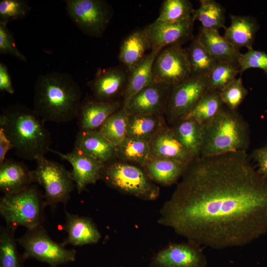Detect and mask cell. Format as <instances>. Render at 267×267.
Returning <instances> with one entry per match:
<instances>
[{
  "label": "cell",
  "mask_w": 267,
  "mask_h": 267,
  "mask_svg": "<svg viewBox=\"0 0 267 267\" xmlns=\"http://www.w3.org/2000/svg\"><path fill=\"white\" fill-rule=\"evenodd\" d=\"M158 222L201 246H245L267 232V179L245 151L194 160Z\"/></svg>",
  "instance_id": "cell-1"
},
{
  "label": "cell",
  "mask_w": 267,
  "mask_h": 267,
  "mask_svg": "<svg viewBox=\"0 0 267 267\" xmlns=\"http://www.w3.org/2000/svg\"><path fill=\"white\" fill-rule=\"evenodd\" d=\"M82 96L79 85L70 74H41L34 87L33 110L44 122L67 123L76 119Z\"/></svg>",
  "instance_id": "cell-2"
},
{
  "label": "cell",
  "mask_w": 267,
  "mask_h": 267,
  "mask_svg": "<svg viewBox=\"0 0 267 267\" xmlns=\"http://www.w3.org/2000/svg\"><path fill=\"white\" fill-rule=\"evenodd\" d=\"M44 122L33 109L20 104L7 106L0 116V128L15 154L28 160H35L50 150L51 136Z\"/></svg>",
  "instance_id": "cell-3"
},
{
  "label": "cell",
  "mask_w": 267,
  "mask_h": 267,
  "mask_svg": "<svg viewBox=\"0 0 267 267\" xmlns=\"http://www.w3.org/2000/svg\"><path fill=\"white\" fill-rule=\"evenodd\" d=\"M200 157L245 151L250 143L248 123L237 112L226 106L211 120L202 125Z\"/></svg>",
  "instance_id": "cell-4"
},
{
  "label": "cell",
  "mask_w": 267,
  "mask_h": 267,
  "mask_svg": "<svg viewBox=\"0 0 267 267\" xmlns=\"http://www.w3.org/2000/svg\"><path fill=\"white\" fill-rule=\"evenodd\" d=\"M46 206L44 194L32 184L18 193L1 196L0 215L7 226L31 229L43 224Z\"/></svg>",
  "instance_id": "cell-5"
},
{
  "label": "cell",
  "mask_w": 267,
  "mask_h": 267,
  "mask_svg": "<svg viewBox=\"0 0 267 267\" xmlns=\"http://www.w3.org/2000/svg\"><path fill=\"white\" fill-rule=\"evenodd\" d=\"M100 179L112 188L143 200H154L160 194L159 187L144 170L129 164L112 162L105 164Z\"/></svg>",
  "instance_id": "cell-6"
},
{
  "label": "cell",
  "mask_w": 267,
  "mask_h": 267,
  "mask_svg": "<svg viewBox=\"0 0 267 267\" xmlns=\"http://www.w3.org/2000/svg\"><path fill=\"white\" fill-rule=\"evenodd\" d=\"M33 170L34 182L44 189L45 204L53 211L62 203L66 205L76 187L71 172L60 163L47 159L44 156L37 158Z\"/></svg>",
  "instance_id": "cell-7"
},
{
  "label": "cell",
  "mask_w": 267,
  "mask_h": 267,
  "mask_svg": "<svg viewBox=\"0 0 267 267\" xmlns=\"http://www.w3.org/2000/svg\"><path fill=\"white\" fill-rule=\"evenodd\" d=\"M16 240L23 248L22 255L25 260L33 258L50 267H57L76 259V251L68 249L52 240L43 224L27 229Z\"/></svg>",
  "instance_id": "cell-8"
},
{
  "label": "cell",
  "mask_w": 267,
  "mask_h": 267,
  "mask_svg": "<svg viewBox=\"0 0 267 267\" xmlns=\"http://www.w3.org/2000/svg\"><path fill=\"white\" fill-rule=\"evenodd\" d=\"M66 11L72 22L85 35L101 37L106 30L113 11L103 0H66Z\"/></svg>",
  "instance_id": "cell-9"
},
{
  "label": "cell",
  "mask_w": 267,
  "mask_h": 267,
  "mask_svg": "<svg viewBox=\"0 0 267 267\" xmlns=\"http://www.w3.org/2000/svg\"><path fill=\"white\" fill-rule=\"evenodd\" d=\"M209 90L208 76H191L172 87L165 113L173 124L183 119Z\"/></svg>",
  "instance_id": "cell-10"
},
{
  "label": "cell",
  "mask_w": 267,
  "mask_h": 267,
  "mask_svg": "<svg viewBox=\"0 0 267 267\" xmlns=\"http://www.w3.org/2000/svg\"><path fill=\"white\" fill-rule=\"evenodd\" d=\"M153 74L155 83L171 88L190 77L191 72L185 48L176 44L162 49L155 60Z\"/></svg>",
  "instance_id": "cell-11"
},
{
  "label": "cell",
  "mask_w": 267,
  "mask_h": 267,
  "mask_svg": "<svg viewBox=\"0 0 267 267\" xmlns=\"http://www.w3.org/2000/svg\"><path fill=\"white\" fill-rule=\"evenodd\" d=\"M206 256L201 246L188 241L172 243L160 250L153 258V267H206Z\"/></svg>",
  "instance_id": "cell-12"
},
{
  "label": "cell",
  "mask_w": 267,
  "mask_h": 267,
  "mask_svg": "<svg viewBox=\"0 0 267 267\" xmlns=\"http://www.w3.org/2000/svg\"><path fill=\"white\" fill-rule=\"evenodd\" d=\"M171 88L155 83L144 88L134 95L123 107L129 116H161L165 113Z\"/></svg>",
  "instance_id": "cell-13"
},
{
  "label": "cell",
  "mask_w": 267,
  "mask_h": 267,
  "mask_svg": "<svg viewBox=\"0 0 267 267\" xmlns=\"http://www.w3.org/2000/svg\"><path fill=\"white\" fill-rule=\"evenodd\" d=\"M62 159L68 162L72 167L71 172L79 194L86 189L89 184H94L100 179L104 164L73 148L67 153L50 150Z\"/></svg>",
  "instance_id": "cell-14"
},
{
  "label": "cell",
  "mask_w": 267,
  "mask_h": 267,
  "mask_svg": "<svg viewBox=\"0 0 267 267\" xmlns=\"http://www.w3.org/2000/svg\"><path fill=\"white\" fill-rule=\"evenodd\" d=\"M129 75L127 69L121 66L98 69L87 85L95 99L102 101H115V98L122 90L124 92Z\"/></svg>",
  "instance_id": "cell-15"
},
{
  "label": "cell",
  "mask_w": 267,
  "mask_h": 267,
  "mask_svg": "<svg viewBox=\"0 0 267 267\" xmlns=\"http://www.w3.org/2000/svg\"><path fill=\"white\" fill-rule=\"evenodd\" d=\"M193 19L180 23H169L155 20L145 27L151 49H160L180 44L188 39L192 32Z\"/></svg>",
  "instance_id": "cell-16"
},
{
  "label": "cell",
  "mask_w": 267,
  "mask_h": 267,
  "mask_svg": "<svg viewBox=\"0 0 267 267\" xmlns=\"http://www.w3.org/2000/svg\"><path fill=\"white\" fill-rule=\"evenodd\" d=\"M118 101H102L93 96L82 100L76 119L79 131H98L107 119L120 108Z\"/></svg>",
  "instance_id": "cell-17"
},
{
  "label": "cell",
  "mask_w": 267,
  "mask_h": 267,
  "mask_svg": "<svg viewBox=\"0 0 267 267\" xmlns=\"http://www.w3.org/2000/svg\"><path fill=\"white\" fill-rule=\"evenodd\" d=\"M65 215L63 229L67 235L61 243L63 246H82L99 242L101 237L100 232L91 219L67 211H65Z\"/></svg>",
  "instance_id": "cell-18"
},
{
  "label": "cell",
  "mask_w": 267,
  "mask_h": 267,
  "mask_svg": "<svg viewBox=\"0 0 267 267\" xmlns=\"http://www.w3.org/2000/svg\"><path fill=\"white\" fill-rule=\"evenodd\" d=\"M33 182V171L23 162L6 158L0 164V190L3 195L20 192Z\"/></svg>",
  "instance_id": "cell-19"
},
{
  "label": "cell",
  "mask_w": 267,
  "mask_h": 267,
  "mask_svg": "<svg viewBox=\"0 0 267 267\" xmlns=\"http://www.w3.org/2000/svg\"><path fill=\"white\" fill-rule=\"evenodd\" d=\"M151 159L168 158L186 163L194 160L176 136L172 128L164 127L149 142Z\"/></svg>",
  "instance_id": "cell-20"
},
{
  "label": "cell",
  "mask_w": 267,
  "mask_h": 267,
  "mask_svg": "<svg viewBox=\"0 0 267 267\" xmlns=\"http://www.w3.org/2000/svg\"><path fill=\"white\" fill-rule=\"evenodd\" d=\"M74 148L104 164L116 156V146L98 131H79Z\"/></svg>",
  "instance_id": "cell-21"
},
{
  "label": "cell",
  "mask_w": 267,
  "mask_h": 267,
  "mask_svg": "<svg viewBox=\"0 0 267 267\" xmlns=\"http://www.w3.org/2000/svg\"><path fill=\"white\" fill-rule=\"evenodd\" d=\"M149 49L151 45L145 28L138 29L130 34L123 41L118 58L130 73L143 59Z\"/></svg>",
  "instance_id": "cell-22"
},
{
  "label": "cell",
  "mask_w": 267,
  "mask_h": 267,
  "mask_svg": "<svg viewBox=\"0 0 267 267\" xmlns=\"http://www.w3.org/2000/svg\"><path fill=\"white\" fill-rule=\"evenodd\" d=\"M197 38L218 62L232 64L239 69V59L241 53L238 49L220 35L219 30L201 27Z\"/></svg>",
  "instance_id": "cell-23"
},
{
  "label": "cell",
  "mask_w": 267,
  "mask_h": 267,
  "mask_svg": "<svg viewBox=\"0 0 267 267\" xmlns=\"http://www.w3.org/2000/svg\"><path fill=\"white\" fill-rule=\"evenodd\" d=\"M230 25L225 28L223 38L236 48L242 47L248 50L253 48L256 32L259 25L250 16L229 15Z\"/></svg>",
  "instance_id": "cell-24"
},
{
  "label": "cell",
  "mask_w": 267,
  "mask_h": 267,
  "mask_svg": "<svg viewBox=\"0 0 267 267\" xmlns=\"http://www.w3.org/2000/svg\"><path fill=\"white\" fill-rule=\"evenodd\" d=\"M189 164L172 159L152 158L142 167L152 181L170 186L182 177Z\"/></svg>",
  "instance_id": "cell-25"
},
{
  "label": "cell",
  "mask_w": 267,
  "mask_h": 267,
  "mask_svg": "<svg viewBox=\"0 0 267 267\" xmlns=\"http://www.w3.org/2000/svg\"><path fill=\"white\" fill-rule=\"evenodd\" d=\"M161 50L154 49L146 54L143 59L129 73L124 92L125 105L130 99L144 88L155 83L153 67L156 58Z\"/></svg>",
  "instance_id": "cell-26"
},
{
  "label": "cell",
  "mask_w": 267,
  "mask_h": 267,
  "mask_svg": "<svg viewBox=\"0 0 267 267\" xmlns=\"http://www.w3.org/2000/svg\"><path fill=\"white\" fill-rule=\"evenodd\" d=\"M173 131L194 160L200 157L202 144V127L192 119L184 118L173 124Z\"/></svg>",
  "instance_id": "cell-27"
},
{
  "label": "cell",
  "mask_w": 267,
  "mask_h": 267,
  "mask_svg": "<svg viewBox=\"0 0 267 267\" xmlns=\"http://www.w3.org/2000/svg\"><path fill=\"white\" fill-rule=\"evenodd\" d=\"M164 127V119L162 116L130 115L128 137L139 138L149 143L153 137Z\"/></svg>",
  "instance_id": "cell-28"
},
{
  "label": "cell",
  "mask_w": 267,
  "mask_h": 267,
  "mask_svg": "<svg viewBox=\"0 0 267 267\" xmlns=\"http://www.w3.org/2000/svg\"><path fill=\"white\" fill-rule=\"evenodd\" d=\"M185 50L192 76H208L218 62L197 37L193 39Z\"/></svg>",
  "instance_id": "cell-29"
},
{
  "label": "cell",
  "mask_w": 267,
  "mask_h": 267,
  "mask_svg": "<svg viewBox=\"0 0 267 267\" xmlns=\"http://www.w3.org/2000/svg\"><path fill=\"white\" fill-rule=\"evenodd\" d=\"M199 7L194 9L192 19L198 20L202 28L219 30L225 29V9L215 0H200Z\"/></svg>",
  "instance_id": "cell-30"
},
{
  "label": "cell",
  "mask_w": 267,
  "mask_h": 267,
  "mask_svg": "<svg viewBox=\"0 0 267 267\" xmlns=\"http://www.w3.org/2000/svg\"><path fill=\"white\" fill-rule=\"evenodd\" d=\"M16 229L7 225L0 226V267H22L25 260L17 250Z\"/></svg>",
  "instance_id": "cell-31"
},
{
  "label": "cell",
  "mask_w": 267,
  "mask_h": 267,
  "mask_svg": "<svg viewBox=\"0 0 267 267\" xmlns=\"http://www.w3.org/2000/svg\"><path fill=\"white\" fill-rule=\"evenodd\" d=\"M128 118L122 107L112 114L98 131L117 147L128 137Z\"/></svg>",
  "instance_id": "cell-32"
},
{
  "label": "cell",
  "mask_w": 267,
  "mask_h": 267,
  "mask_svg": "<svg viewBox=\"0 0 267 267\" xmlns=\"http://www.w3.org/2000/svg\"><path fill=\"white\" fill-rule=\"evenodd\" d=\"M116 156L143 166L151 159L149 143L139 138L127 137L116 147Z\"/></svg>",
  "instance_id": "cell-33"
},
{
  "label": "cell",
  "mask_w": 267,
  "mask_h": 267,
  "mask_svg": "<svg viewBox=\"0 0 267 267\" xmlns=\"http://www.w3.org/2000/svg\"><path fill=\"white\" fill-rule=\"evenodd\" d=\"M224 105L220 91L209 90L184 118L193 119L202 125L213 119Z\"/></svg>",
  "instance_id": "cell-34"
},
{
  "label": "cell",
  "mask_w": 267,
  "mask_h": 267,
  "mask_svg": "<svg viewBox=\"0 0 267 267\" xmlns=\"http://www.w3.org/2000/svg\"><path fill=\"white\" fill-rule=\"evenodd\" d=\"M194 9L188 0H165L163 1L158 21L177 23L192 19Z\"/></svg>",
  "instance_id": "cell-35"
},
{
  "label": "cell",
  "mask_w": 267,
  "mask_h": 267,
  "mask_svg": "<svg viewBox=\"0 0 267 267\" xmlns=\"http://www.w3.org/2000/svg\"><path fill=\"white\" fill-rule=\"evenodd\" d=\"M238 73V67L218 62L208 76L209 90L222 91L236 78Z\"/></svg>",
  "instance_id": "cell-36"
},
{
  "label": "cell",
  "mask_w": 267,
  "mask_h": 267,
  "mask_svg": "<svg viewBox=\"0 0 267 267\" xmlns=\"http://www.w3.org/2000/svg\"><path fill=\"white\" fill-rule=\"evenodd\" d=\"M31 9L27 0H0V22H9L24 18Z\"/></svg>",
  "instance_id": "cell-37"
},
{
  "label": "cell",
  "mask_w": 267,
  "mask_h": 267,
  "mask_svg": "<svg viewBox=\"0 0 267 267\" xmlns=\"http://www.w3.org/2000/svg\"><path fill=\"white\" fill-rule=\"evenodd\" d=\"M248 92L243 86L242 78L239 77L221 91L220 94L224 105L231 110L237 111Z\"/></svg>",
  "instance_id": "cell-38"
},
{
  "label": "cell",
  "mask_w": 267,
  "mask_h": 267,
  "mask_svg": "<svg viewBox=\"0 0 267 267\" xmlns=\"http://www.w3.org/2000/svg\"><path fill=\"white\" fill-rule=\"evenodd\" d=\"M239 73L250 68H259L267 74V54L262 51L248 49L239 59Z\"/></svg>",
  "instance_id": "cell-39"
},
{
  "label": "cell",
  "mask_w": 267,
  "mask_h": 267,
  "mask_svg": "<svg viewBox=\"0 0 267 267\" xmlns=\"http://www.w3.org/2000/svg\"><path fill=\"white\" fill-rule=\"evenodd\" d=\"M0 53L10 55L19 60L26 62L27 57L18 49L12 33L7 24L0 22Z\"/></svg>",
  "instance_id": "cell-40"
},
{
  "label": "cell",
  "mask_w": 267,
  "mask_h": 267,
  "mask_svg": "<svg viewBox=\"0 0 267 267\" xmlns=\"http://www.w3.org/2000/svg\"><path fill=\"white\" fill-rule=\"evenodd\" d=\"M250 157L256 162L258 172L267 179V145L254 149Z\"/></svg>",
  "instance_id": "cell-41"
},
{
  "label": "cell",
  "mask_w": 267,
  "mask_h": 267,
  "mask_svg": "<svg viewBox=\"0 0 267 267\" xmlns=\"http://www.w3.org/2000/svg\"><path fill=\"white\" fill-rule=\"evenodd\" d=\"M0 90L10 94L15 92L7 67L2 62H0Z\"/></svg>",
  "instance_id": "cell-42"
},
{
  "label": "cell",
  "mask_w": 267,
  "mask_h": 267,
  "mask_svg": "<svg viewBox=\"0 0 267 267\" xmlns=\"http://www.w3.org/2000/svg\"><path fill=\"white\" fill-rule=\"evenodd\" d=\"M12 149L14 148L12 143L3 130L0 128V164L6 159L5 155L7 152Z\"/></svg>",
  "instance_id": "cell-43"
}]
</instances>
